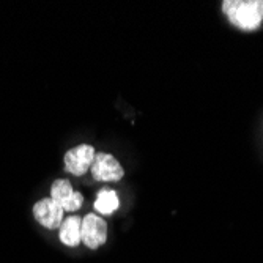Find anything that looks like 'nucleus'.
<instances>
[{
  "label": "nucleus",
  "instance_id": "1",
  "mask_svg": "<svg viewBox=\"0 0 263 263\" xmlns=\"http://www.w3.org/2000/svg\"><path fill=\"white\" fill-rule=\"evenodd\" d=\"M222 11L235 27L255 30L263 21V0H226Z\"/></svg>",
  "mask_w": 263,
  "mask_h": 263
},
{
  "label": "nucleus",
  "instance_id": "2",
  "mask_svg": "<svg viewBox=\"0 0 263 263\" xmlns=\"http://www.w3.org/2000/svg\"><path fill=\"white\" fill-rule=\"evenodd\" d=\"M81 238L82 243L88 249H98L107 240V224L101 216L97 214H87L82 218L81 224Z\"/></svg>",
  "mask_w": 263,
  "mask_h": 263
},
{
  "label": "nucleus",
  "instance_id": "3",
  "mask_svg": "<svg viewBox=\"0 0 263 263\" xmlns=\"http://www.w3.org/2000/svg\"><path fill=\"white\" fill-rule=\"evenodd\" d=\"M90 171L93 178L98 181H118L125 175L120 162L109 153H95Z\"/></svg>",
  "mask_w": 263,
  "mask_h": 263
},
{
  "label": "nucleus",
  "instance_id": "4",
  "mask_svg": "<svg viewBox=\"0 0 263 263\" xmlns=\"http://www.w3.org/2000/svg\"><path fill=\"white\" fill-rule=\"evenodd\" d=\"M33 216L46 229H59L63 222V208L51 197L41 199L33 206Z\"/></svg>",
  "mask_w": 263,
  "mask_h": 263
},
{
  "label": "nucleus",
  "instance_id": "5",
  "mask_svg": "<svg viewBox=\"0 0 263 263\" xmlns=\"http://www.w3.org/2000/svg\"><path fill=\"white\" fill-rule=\"evenodd\" d=\"M93 158H95V148L88 145V143H84V145L71 148L65 155V167L69 174L81 177L88 171V167H91Z\"/></svg>",
  "mask_w": 263,
  "mask_h": 263
},
{
  "label": "nucleus",
  "instance_id": "6",
  "mask_svg": "<svg viewBox=\"0 0 263 263\" xmlns=\"http://www.w3.org/2000/svg\"><path fill=\"white\" fill-rule=\"evenodd\" d=\"M51 199L57 202L63 211H76L82 206L84 197L76 193L68 180H57L51 187Z\"/></svg>",
  "mask_w": 263,
  "mask_h": 263
},
{
  "label": "nucleus",
  "instance_id": "7",
  "mask_svg": "<svg viewBox=\"0 0 263 263\" xmlns=\"http://www.w3.org/2000/svg\"><path fill=\"white\" fill-rule=\"evenodd\" d=\"M81 224H82V218H79V216L65 218L60 226V241L69 248H74V246L81 245V241H82Z\"/></svg>",
  "mask_w": 263,
  "mask_h": 263
},
{
  "label": "nucleus",
  "instance_id": "8",
  "mask_svg": "<svg viewBox=\"0 0 263 263\" xmlns=\"http://www.w3.org/2000/svg\"><path fill=\"white\" fill-rule=\"evenodd\" d=\"M118 205H120V202H118L117 193L112 189H107V187L101 189L97 196V200H95V210L101 214H104V216H109V214L117 211Z\"/></svg>",
  "mask_w": 263,
  "mask_h": 263
}]
</instances>
